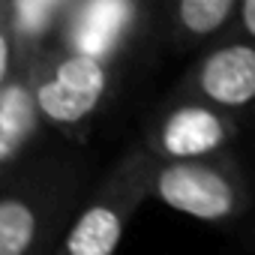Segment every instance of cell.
I'll list each match as a JSON object with an SVG mask.
<instances>
[{
	"mask_svg": "<svg viewBox=\"0 0 255 255\" xmlns=\"http://www.w3.org/2000/svg\"><path fill=\"white\" fill-rule=\"evenodd\" d=\"M78 183L72 162L21 165L0 186V255H51L69 225Z\"/></svg>",
	"mask_w": 255,
	"mask_h": 255,
	"instance_id": "1",
	"label": "cell"
},
{
	"mask_svg": "<svg viewBox=\"0 0 255 255\" xmlns=\"http://www.w3.org/2000/svg\"><path fill=\"white\" fill-rule=\"evenodd\" d=\"M42 120L66 135H81L114 90L117 60L45 45L24 57Z\"/></svg>",
	"mask_w": 255,
	"mask_h": 255,
	"instance_id": "2",
	"label": "cell"
},
{
	"mask_svg": "<svg viewBox=\"0 0 255 255\" xmlns=\"http://www.w3.org/2000/svg\"><path fill=\"white\" fill-rule=\"evenodd\" d=\"M150 168L153 153L144 144L126 150L69 219L51 255H117L129 222L150 198Z\"/></svg>",
	"mask_w": 255,
	"mask_h": 255,
	"instance_id": "3",
	"label": "cell"
},
{
	"mask_svg": "<svg viewBox=\"0 0 255 255\" xmlns=\"http://www.w3.org/2000/svg\"><path fill=\"white\" fill-rule=\"evenodd\" d=\"M150 198L198 222L228 225L249 210L252 186L231 150L198 159L153 156Z\"/></svg>",
	"mask_w": 255,
	"mask_h": 255,
	"instance_id": "4",
	"label": "cell"
},
{
	"mask_svg": "<svg viewBox=\"0 0 255 255\" xmlns=\"http://www.w3.org/2000/svg\"><path fill=\"white\" fill-rule=\"evenodd\" d=\"M240 135V120L228 111L174 93L171 102L159 108V114L147 123L144 147L156 159H198L213 153H228Z\"/></svg>",
	"mask_w": 255,
	"mask_h": 255,
	"instance_id": "5",
	"label": "cell"
},
{
	"mask_svg": "<svg viewBox=\"0 0 255 255\" xmlns=\"http://www.w3.org/2000/svg\"><path fill=\"white\" fill-rule=\"evenodd\" d=\"M177 93L204 99L240 123L255 114V39L228 30L207 42V48L186 69Z\"/></svg>",
	"mask_w": 255,
	"mask_h": 255,
	"instance_id": "6",
	"label": "cell"
},
{
	"mask_svg": "<svg viewBox=\"0 0 255 255\" xmlns=\"http://www.w3.org/2000/svg\"><path fill=\"white\" fill-rule=\"evenodd\" d=\"M147 0H72L51 45L120 60L141 27Z\"/></svg>",
	"mask_w": 255,
	"mask_h": 255,
	"instance_id": "7",
	"label": "cell"
},
{
	"mask_svg": "<svg viewBox=\"0 0 255 255\" xmlns=\"http://www.w3.org/2000/svg\"><path fill=\"white\" fill-rule=\"evenodd\" d=\"M45 126L30 72L21 60L15 75L0 87V186H3L21 165Z\"/></svg>",
	"mask_w": 255,
	"mask_h": 255,
	"instance_id": "8",
	"label": "cell"
},
{
	"mask_svg": "<svg viewBox=\"0 0 255 255\" xmlns=\"http://www.w3.org/2000/svg\"><path fill=\"white\" fill-rule=\"evenodd\" d=\"M240 0H162L168 33L177 45H207L234 27Z\"/></svg>",
	"mask_w": 255,
	"mask_h": 255,
	"instance_id": "9",
	"label": "cell"
},
{
	"mask_svg": "<svg viewBox=\"0 0 255 255\" xmlns=\"http://www.w3.org/2000/svg\"><path fill=\"white\" fill-rule=\"evenodd\" d=\"M21 60H24L21 42H18V36L12 30V21H9L6 9L0 6V87L15 75V69L21 66Z\"/></svg>",
	"mask_w": 255,
	"mask_h": 255,
	"instance_id": "10",
	"label": "cell"
},
{
	"mask_svg": "<svg viewBox=\"0 0 255 255\" xmlns=\"http://www.w3.org/2000/svg\"><path fill=\"white\" fill-rule=\"evenodd\" d=\"M231 30H240V33L255 39V0H240V9H237V18H234Z\"/></svg>",
	"mask_w": 255,
	"mask_h": 255,
	"instance_id": "11",
	"label": "cell"
},
{
	"mask_svg": "<svg viewBox=\"0 0 255 255\" xmlns=\"http://www.w3.org/2000/svg\"><path fill=\"white\" fill-rule=\"evenodd\" d=\"M0 6H3V0H0Z\"/></svg>",
	"mask_w": 255,
	"mask_h": 255,
	"instance_id": "12",
	"label": "cell"
}]
</instances>
